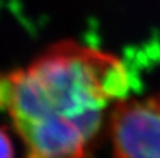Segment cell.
Wrapping results in <instances>:
<instances>
[{
  "mask_svg": "<svg viewBox=\"0 0 160 158\" xmlns=\"http://www.w3.org/2000/svg\"><path fill=\"white\" fill-rule=\"evenodd\" d=\"M129 88V72L118 56L66 41L22 69L0 73V109L27 158H88L107 112Z\"/></svg>",
  "mask_w": 160,
  "mask_h": 158,
  "instance_id": "6da1fadb",
  "label": "cell"
},
{
  "mask_svg": "<svg viewBox=\"0 0 160 158\" xmlns=\"http://www.w3.org/2000/svg\"><path fill=\"white\" fill-rule=\"evenodd\" d=\"M117 158H160V92L125 97L108 118Z\"/></svg>",
  "mask_w": 160,
  "mask_h": 158,
  "instance_id": "7a4b0ae2",
  "label": "cell"
},
{
  "mask_svg": "<svg viewBox=\"0 0 160 158\" xmlns=\"http://www.w3.org/2000/svg\"><path fill=\"white\" fill-rule=\"evenodd\" d=\"M0 158H14L11 140L3 129H0Z\"/></svg>",
  "mask_w": 160,
  "mask_h": 158,
  "instance_id": "3957f363",
  "label": "cell"
}]
</instances>
